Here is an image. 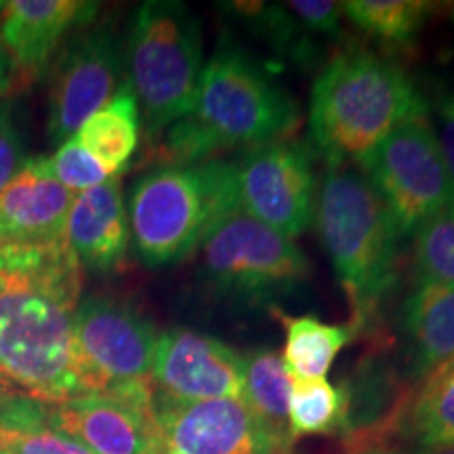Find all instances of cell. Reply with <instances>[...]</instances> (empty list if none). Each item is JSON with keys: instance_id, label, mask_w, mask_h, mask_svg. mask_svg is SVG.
Wrapping results in <instances>:
<instances>
[{"instance_id": "83f0119b", "label": "cell", "mask_w": 454, "mask_h": 454, "mask_svg": "<svg viewBox=\"0 0 454 454\" xmlns=\"http://www.w3.org/2000/svg\"><path fill=\"white\" fill-rule=\"evenodd\" d=\"M286 9L297 20V24L308 34L322 36H340V15L343 3H328V0H294L286 3Z\"/></svg>"}, {"instance_id": "cb8c5ba5", "label": "cell", "mask_w": 454, "mask_h": 454, "mask_svg": "<svg viewBox=\"0 0 454 454\" xmlns=\"http://www.w3.org/2000/svg\"><path fill=\"white\" fill-rule=\"evenodd\" d=\"M431 11L421 0H349L343 13L351 24L385 43H408L421 30Z\"/></svg>"}, {"instance_id": "4dcf8cb0", "label": "cell", "mask_w": 454, "mask_h": 454, "mask_svg": "<svg viewBox=\"0 0 454 454\" xmlns=\"http://www.w3.org/2000/svg\"><path fill=\"white\" fill-rule=\"evenodd\" d=\"M7 90H11V64L3 44H0V98H3Z\"/></svg>"}, {"instance_id": "ffe728a7", "label": "cell", "mask_w": 454, "mask_h": 454, "mask_svg": "<svg viewBox=\"0 0 454 454\" xmlns=\"http://www.w3.org/2000/svg\"><path fill=\"white\" fill-rule=\"evenodd\" d=\"M291 387L293 377L284 368L280 351L259 349L244 356L242 402L268 434L286 448L294 442L288 429Z\"/></svg>"}, {"instance_id": "8fae6325", "label": "cell", "mask_w": 454, "mask_h": 454, "mask_svg": "<svg viewBox=\"0 0 454 454\" xmlns=\"http://www.w3.org/2000/svg\"><path fill=\"white\" fill-rule=\"evenodd\" d=\"M305 141L282 139L234 162L238 207L280 234L301 236L316 217V162Z\"/></svg>"}, {"instance_id": "1f68e13d", "label": "cell", "mask_w": 454, "mask_h": 454, "mask_svg": "<svg viewBox=\"0 0 454 454\" xmlns=\"http://www.w3.org/2000/svg\"><path fill=\"white\" fill-rule=\"evenodd\" d=\"M371 454H402V452H394V450H385V452H371ZM408 454H454V446H435V448H419V450L408 452Z\"/></svg>"}, {"instance_id": "836d02e7", "label": "cell", "mask_w": 454, "mask_h": 454, "mask_svg": "<svg viewBox=\"0 0 454 454\" xmlns=\"http://www.w3.org/2000/svg\"><path fill=\"white\" fill-rule=\"evenodd\" d=\"M450 17H452V21H454V4H452V9H450Z\"/></svg>"}, {"instance_id": "4316f807", "label": "cell", "mask_w": 454, "mask_h": 454, "mask_svg": "<svg viewBox=\"0 0 454 454\" xmlns=\"http://www.w3.org/2000/svg\"><path fill=\"white\" fill-rule=\"evenodd\" d=\"M0 454H90L82 444L53 427L0 429Z\"/></svg>"}, {"instance_id": "2e32d148", "label": "cell", "mask_w": 454, "mask_h": 454, "mask_svg": "<svg viewBox=\"0 0 454 454\" xmlns=\"http://www.w3.org/2000/svg\"><path fill=\"white\" fill-rule=\"evenodd\" d=\"M74 194L57 181L51 158H26L0 190V248L64 240Z\"/></svg>"}, {"instance_id": "277c9868", "label": "cell", "mask_w": 454, "mask_h": 454, "mask_svg": "<svg viewBox=\"0 0 454 454\" xmlns=\"http://www.w3.org/2000/svg\"><path fill=\"white\" fill-rule=\"evenodd\" d=\"M238 208L234 162L164 164L133 185L130 240L147 268H167L198 251L213 227Z\"/></svg>"}, {"instance_id": "6da1fadb", "label": "cell", "mask_w": 454, "mask_h": 454, "mask_svg": "<svg viewBox=\"0 0 454 454\" xmlns=\"http://www.w3.org/2000/svg\"><path fill=\"white\" fill-rule=\"evenodd\" d=\"M82 265L64 240L0 248V372L34 400L87 395L74 311Z\"/></svg>"}, {"instance_id": "e575fe53", "label": "cell", "mask_w": 454, "mask_h": 454, "mask_svg": "<svg viewBox=\"0 0 454 454\" xmlns=\"http://www.w3.org/2000/svg\"><path fill=\"white\" fill-rule=\"evenodd\" d=\"M158 454H168V452H158Z\"/></svg>"}, {"instance_id": "d6a6232c", "label": "cell", "mask_w": 454, "mask_h": 454, "mask_svg": "<svg viewBox=\"0 0 454 454\" xmlns=\"http://www.w3.org/2000/svg\"><path fill=\"white\" fill-rule=\"evenodd\" d=\"M13 391H20V389H17L15 385L9 381V379L4 377L3 372H0V397H4V395H9V394H13Z\"/></svg>"}, {"instance_id": "f546056e", "label": "cell", "mask_w": 454, "mask_h": 454, "mask_svg": "<svg viewBox=\"0 0 454 454\" xmlns=\"http://www.w3.org/2000/svg\"><path fill=\"white\" fill-rule=\"evenodd\" d=\"M435 116H438V145L444 156L446 167L454 179V93L440 95L435 101Z\"/></svg>"}, {"instance_id": "52a82bcc", "label": "cell", "mask_w": 454, "mask_h": 454, "mask_svg": "<svg viewBox=\"0 0 454 454\" xmlns=\"http://www.w3.org/2000/svg\"><path fill=\"white\" fill-rule=\"evenodd\" d=\"M309 261L293 238L244 211L230 213L200 244V278L238 301H271L309 278Z\"/></svg>"}, {"instance_id": "44dd1931", "label": "cell", "mask_w": 454, "mask_h": 454, "mask_svg": "<svg viewBox=\"0 0 454 454\" xmlns=\"http://www.w3.org/2000/svg\"><path fill=\"white\" fill-rule=\"evenodd\" d=\"M274 314L284 326L282 362L294 379H325L334 357L354 337V328L326 325L314 316H288L282 309Z\"/></svg>"}, {"instance_id": "603a6c76", "label": "cell", "mask_w": 454, "mask_h": 454, "mask_svg": "<svg viewBox=\"0 0 454 454\" xmlns=\"http://www.w3.org/2000/svg\"><path fill=\"white\" fill-rule=\"evenodd\" d=\"M348 391L326 379H294L288 402V429L293 440L303 435L343 434Z\"/></svg>"}, {"instance_id": "8992f818", "label": "cell", "mask_w": 454, "mask_h": 454, "mask_svg": "<svg viewBox=\"0 0 454 454\" xmlns=\"http://www.w3.org/2000/svg\"><path fill=\"white\" fill-rule=\"evenodd\" d=\"M202 41L198 15L177 0H147L135 13L124 55L150 141L192 110L204 67Z\"/></svg>"}, {"instance_id": "7a4b0ae2", "label": "cell", "mask_w": 454, "mask_h": 454, "mask_svg": "<svg viewBox=\"0 0 454 454\" xmlns=\"http://www.w3.org/2000/svg\"><path fill=\"white\" fill-rule=\"evenodd\" d=\"M299 121L286 89L247 51L221 41L202 67L192 110L164 130L160 158L168 164L217 160L227 150L291 139Z\"/></svg>"}, {"instance_id": "484cf974", "label": "cell", "mask_w": 454, "mask_h": 454, "mask_svg": "<svg viewBox=\"0 0 454 454\" xmlns=\"http://www.w3.org/2000/svg\"><path fill=\"white\" fill-rule=\"evenodd\" d=\"M51 167L57 181L72 192H87L90 187L106 184L112 177L101 164L78 144L76 137H70L59 145L55 156L51 158Z\"/></svg>"}, {"instance_id": "4fadbf2b", "label": "cell", "mask_w": 454, "mask_h": 454, "mask_svg": "<svg viewBox=\"0 0 454 454\" xmlns=\"http://www.w3.org/2000/svg\"><path fill=\"white\" fill-rule=\"evenodd\" d=\"M154 385L90 394L51 404V425L90 454H158L164 450L152 412Z\"/></svg>"}, {"instance_id": "5b68a950", "label": "cell", "mask_w": 454, "mask_h": 454, "mask_svg": "<svg viewBox=\"0 0 454 454\" xmlns=\"http://www.w3.org/2000/svg\"><path fill=\"white\" fill-rule=\"evenodd\" d=\"M326 254L354 308V331L377 314L395 282L397 234L394 219L364 173L328 168L316 204Z\"/></svg>"}, {"instance_id": "9c48e42d", "label": "cell", "mask_w": 454, "mask_h": 454, "mask_svg": "<svg viewBox=\"0 0 454 454\" xmlns=\"http://www.w3.org/2000/svg\"><path fill=\"white\" fill-rule=\"evenodd\" d=\"M74 339L87 395L152 387L158 334L122 301L81 299L74 311Z\"/></svg>"}, {"instance_id": "ba28073f", "label": "cell", "mask_w": 454, "mask_h": 454, "mask_svg": "<svg viewBox=\"0 0 454 454\" xmlns=\"http://www.w3.org/2000/svg\"><path fill=\"white\" fill-rule=\"evenodd\" d=\"M387 207L400 238L454 204V179L429 118L408 121L357 160Z\"/></svg>"}, {"instance_id": "7c38bea8", "label": "cell", "mask_w": 454, "mask_h": 454, "mask_svg": "<svg viewBox=\"0 0 454 454\" xmlns=\"http://www.w3.org/2000/svg\"><path fill=\"white\" fill-rule=\"evenodd\" d=\"M152 412L168 454H288L236 397L173 400L156 394Z\"/></svg>"}, {"instance_id": "f1b7e54d", "label": "cell", "mask_w": 454, "mask_h": 454, "mask_svg": "<svg viewBox=\"0 0 454 454\" xmlns=\"http://www.w3.org/2000/svg\"><path fill=\"white\" fill-rule=\"evenodd\" d=\"M24 162L26 147L17 130L13 107L9 101H0V190L13 179Z\"/></svg>"}, {"instance_id": "ac0fdd59", "label": "cell", "mask_w": 454, "mask_h": 454, "mask_svg": "<svg viewBox=\"0 0 454 454\" xmlns=\"http://www.w3.org/2000/svg\"><path fill=\"white\" fill-rule=\"evenodd\" d=\"M402 333L419 381L454 362V284H417L402 308Z\"/></svg>"}, {"instance_id": "5bb4252c", "label": "cell", "mask_w": 454, "mask_h": 454, "mask_svg": "<svg viewBox=\"0 0 454 454\" xmlns=\"http://www.w3.org/2000/svg\"><path fill=\"white\" fill-rule=\"evenodd\" d=\"M152 383L173 400H242L244 356L211 334L170 328L158 334Z\"/></svg>"}, {"instance_id": "e0dca14e", "label": "cell", "mask_w": 454, "mask_h": 454, "mask_svg": "<svg viewBox=\"0 0 454 454\" xmlns=\"http://www.w3.org/2000/svg\"><path fill=\"white\" fill-rule=\"evenodd\" d=\"M66 242L82 268L112 271L127 259L129 211L118 177L74 196L66 223Z\"/></svg>"}, {"instance_id": "d6986e66", "label": "cell", "mask_w": 454, "mask_h": 454, "mask_svg": "<svg viewBox=\"0 0 454 454\" xmlns=\"http://www.w3.org/2000/svg\"><path fill=\"white\" fill-rule=\"evenodd\" d=\"M139 133V104L127 78L118 93L95 112L74 137L112 177H118L137 152Z\"/></svg>"}, {"instance_id": "d4e9b609", "label": "cell", "mask_w": 454, "mask_h": 454, "mask_svg": "<svg viewBox=\"0 0 454 454\" xmlns=\"http://www.w3.org/2000/svg\"><path fill=\"white\" fill-rule=\"evenodd\" d=\"M417 284H454V204L412 234Z\"/></svg>"}, {"instance_id": "3957f363", "label": "cell", "mask_w": 454, "mask_h": 454, "mask_svg": "<svg viewBox=\"0 0 454 454\" xmlns=\"http://www.w3.org/2000/svg\"><path fill=\"white\" fill-rule=\"evenodd\" d=\"M427 112V101L400 66L368 51H345L311 87L309 130L328 167H340Z\"/></svg>"}, {"instance_id": "9a60e30c", "label": "cell", "mask_w": 454, "mask_h": 454, "mask_svg": "<svg viewBox=\"0 0 454 454\" xmlns=\"http://www.w3.org/2000/svg\"><path fill=\"white\" fill-rule=\"evenodd\" d=\"M99 3L13 0L0 13V44L11 64V89H30L74 32L93 24Z\"/></svg>"}, {"instance_id": "30bf717a", "label": "cell", "mask_w": 454, "mask_h": 454, "mask_svg": "<svg viewBox=\"0 0 454 454\" xmlns=\"http://www.w3.org/2000/svg\"><path fill=\"white\" fill-rule=\"evenodd\" d=\"M124 55L112 26L90 24L61 44L49 66V137L64 144L124 81Z\"/></svg>"}, {"instance_id": "7402d4cb", "label": "cell", "mask_w": 454, "mask_h": 454, "mask_svg": "<svg viewBox=\"0 0 454 454\" xmlns=\"http://www.w3.org/2000/svg\"><path fill=\"white\" fill-rule=\"evenodd\" d=\"M404 427L419 448L454 446V362L425 379L408 404Z\"/></svg>"}]
</instances>
